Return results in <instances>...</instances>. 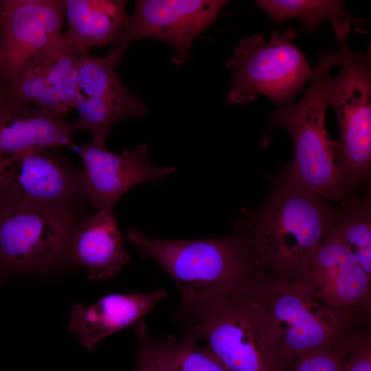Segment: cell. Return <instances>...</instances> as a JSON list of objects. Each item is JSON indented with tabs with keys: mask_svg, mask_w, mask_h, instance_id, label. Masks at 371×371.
Listing matches in <instances>:
<instances>
[{
	"mask_svg": "<svg viewBox=\"0 0 371 371\" xmlns=\"http://www.w3.org/2000/svg\"><path fill=\"white\" fill-rule=\"evenodd\" d=\"M336 218L321 197L286 172L271 189L254 218L236 225L262 271L292 281L316 252Z\"/></svg>",
	"mask_w": 371,
	"mask_h": 371,
	"instance_id": "cell-1",
	"label": "cell"
},
{
	"mask_svg": "<svg viewBox=\"0 0 371 371\" xmlns=\"http://www.w3.org/2000/svg\"><path fill=\"white\" fill-rule=\"evenodd\" d=\"M144 258L160 265L180 293L174 317L183 319L224 289L246 281L259 267L242 230L205 239L170 240L150 236L130 227L124 236Z\"/></svg>",
	"mask_w": 371,
	"mask_h": 371,
	"instance_id": "cell-2",
	"label": "cell"
},
{
	"mask_svg": "<svg viewBox=\"0 0 371 371\" xmlns=\"http://www.w3.org/2000/svg\"><path fill=\"white\" fill-rule=\"evenodd\" d=\"M249 280L223 289L191 312L184 318V330L205 340L229 371H286Z\"/></svg>",
	"mask_w": 371,
	"mask_h": 371,
	"instance_id": "cell-3",
	"label": "cell"
},
{
	"mask_svg": "<svg viewBox=\"0 0 371 371\" xmlns=\"http://www.w3.org/2000/svg\"><path fill=\"white\" fill-rule=\"evenodd\" d=\"M337 64L336 50L319 56L302 98L276 109L261 142L262 145L269 144L273 128H285L294 145V159L288 175L299 186L324 200L344 203L349 189L342 170L340 145L329 137L325 126L328 104L324 78Z\"/></svg>",
	"mask_w": 371,
	"mask_h": 371,
	"instance_id": "cell-4",
	"label": "cell"
},
{
	"mask_svg": "<svg viewBox=\"0 0 371 371\" xmlns=\"http://www.w3.org/2000/svg\"><path fill=\"white\" fill-rule=\"evenodd\" d=\"M250 287L267 315L286 369L300 356L335 346L360 329L355 310L329 306L295 283L260 271Z\"/></svg>",
	"mask_w": 371,
	"mask_h": 371,
	"instance_id": "cell-5",
	"label": "cell"
},
{
	"mask_svg": "<svg viewBox=\"0 0 371 371\" xmlns=\"http://www.w3.org/2000/svg\"><path fill=\"white\" fill-rule=\"evenodd\" d=\"M339 49L335 77L329 70L324 78L328 106L335 111L340 131V157L346 183L362 181L371 166V48L363 54L348 44L351 24L333 25Z\"/></svg>",
	"mask_w": 371,
	"mask_h": 371,
	"instance_id": "cell-6",
	"label": "cell"
},
{
	"mask_svg": "<svg viewBox=\"0 0 371 371\" xmlns=\"http://www.w3.org/2000/svg\"><path fill=\"white\" fill-rule=\"evenodd\" d=\"M295 37L289 28L282 34L274 30L267 42L260 34L243 38L226 62L232 71L227 103L243 104L262 94L277 108L292 104L314 74L295 45Z\"/></svg>",
	"mask_w": 371,
	"mask_h": 371,
	"instance_id": "cell-7",
	"label": "cell"
},
{
	"mask_svg": "<svg viewBox=\"0 0 371 371\" xmlns=\"http://www.w3.org/2000/svg\"><path fill=\"white\" fill-rule=\"evenodd\" d=\"M54 148L0 159L1 205L71 211L76 201L87 196L82 172Z\"/></svg>",
	"mask_w": 371,
	"mask_h": 371,
	"instance_id": "cell-8",
	"label": "cell"
},
{
	"mask_svg": "<svg viewBox=\"0 0 371 371\" xmlns=\"http://www.w3.org/2000/svg\"><path fill=\"white\" fill-rule=\"evenodd\" d=\"M76 228L70 210L1 205L0 262L18 271L52 267L67 251Z\"/></svg>",
	"mask_w": 371,
	"mask_h": 371,
	"instance_id": "cell-9",
	"label": "cell"
},
{
	"mask_svg": "<svg viewBox=\"0 0 371 371\" xmlns=\"http://www.w3.org/2000/svg\"><path fill=\"white\" fill-rule=\"evenodd\" d=\"M123 53L113 48L105 56L81 60L75 109L79 117L75 129L92 135V143L105 145L113 126L128 118L142 117L147 113L144 102L131 93L120 80L117 67Z\"/></svg>",
	"mask_w": 371,
	"mask_h": 371,
	"instance_id": "cell-10",
	"label": "cell"
},
{
	"mask_svg": "<svg viewBox=\"0 0 371 371\" xmlns=\"http://www.w3.org/2000/svg\"><path fill=\"white\" fill-rule=\"evenodd\" d=\"M291 282L320 302L355 310L369 318L371 270L360 262L335 223L313 257Z\"/></svg>",
	"mask_w": 371,
	"mask_h": 371,
	"instance_id": "cell-11",
	"label": "cell"
},
{
	"mask_svg": "<svg viewBox=\"0 0 371 371\" xmlns=\"http://www.w3.org/2000/svg\"><path fill=\"white\" fill-rule=\"evenodd\" d=\"M65 0H0V85L6 91L32 58L63 35Z\"/></svg>",
	"mask_w": 371,
	"mask_h": 371,
	"instance_id": "cell-12",
	"label": "cell"
},
{
	"mask_svg": "<svg viewBox=\"0 0 371 371\" xmlns=\"http://www.w3.org/2000/svg\"><path fill=\"white\" fill-rule=\"evenodd\" d=\"M228 2L223 0H137L113 48L124 53L134 41L153 38L175 49L172 60L181 64L189 58L193 40L209 27Z\"/></svg>",
	"mask_w": 371,
	"mask_h": 371,
	"instance_id": "cell-13",
	"label": "cell"
},
{
	"mask_svg": "<svg viewBox=\"0 0 371 371\" xmlns=\"http://www.w3.org/2000/svg\"><path fill=\"white\" fill-rule=\"evenodd\" d=\"M78 153L83 162L82 174L87 196L98 210L113 208L132 188L162 180L177 169L174 166H155L145 144L117 155L105 145L91 143L80 146Z\"/></svg>",
	"mask_w": 371,
	"mask_h": 371,
	"instance_id": "cell-14",
	"label": "cell"
},
{
	"mask_svg": "<svg viewBox=\"0 0 371 371\" xmlns=\"http://www.w3.org/2000/svg\"><path fill=\"white\" fill-rule=\"evenodd\" d=\"M87 54L72 49L63 34L32 58L5 95L65 115L75 109L79 67Z\"/></svg>",
	"mask_w": 371,
	"mask_h": 371,
	"instance_id": "cell-15",
	"label": "cell"
},
{
	"mask_svg": "<svg viewBox=\"0 0 371 371\" xmlns=\"http://www.w3.org/2000/svg\"><path fill=\"white\" fill-rule=\"evenodd\" d=\"M75 130L64 115L5 94L0 99V159L33 150L73 147Z\"/></svg>",
	"mask_w": 371,
	"mask_h": 371,
	"instance_id": "cell-16",
	"label": "cell"
},
{
	"mask_svg": "<svg viewBox=\"0 0 371 371\" xmlns=\"http://www.w3.org/2000/svg\"><path fill=\"white\" fill-rule=\"evenodd\" d=\"M164 289L147 293L107 295L90 306L75 304L69 329L89 350L106 337L122 330L152 311L165 298Z\"/></svg>",
	"mask_w": 371,
	"mask_h": 371,
	"instance_id": "cell-17",
	"label": "cell"
},
{
	"mask_svg": "<svg viewBox=\"0 0 371 371\" xmlns=\"http://www.w3.org/2000/svg\"><path fill=\"white\" fill-rule=\"evenodd\" d=\"M124 238L113 208L99 210L76 229L67 251L73 262L88 269L89 279L109 280L129 261Z\"/></svg>",
	"mask_w": 371,
	"mask_h": 371,
	"instance_id": "cell-18",
	"label": "cell"
},
{
	"mask_svg": "<svg viewBox=\"0 0 371 371\" xmlns=\"http://www.w3.org/2000/svg\"><path fill=\"white\" fill-rule=\"evenodd\" d=\"M126 3L123 0H65L64 36L69 47L87 54L91 47L114 44L129 19Z\"/></svg>",
	"mask_w": 371,
	"mask_h": 371,
	"instance_id": "cell-19",
	"label": "cell"
},
{
	"mask_svg": "<svg viewBox=\"0 0 371 371\" xmlns=\"http://www.w3.org/2000/svg\"><path fill=\"white\" fill-rule=\"evenodd\" d=\"M255 2L275 23L294 19L301 20L300 33H313L324 21H330L332 25L349 22L359 33L366 34L368 31L369 21L347 12L344 1L258 0Z\"/></svg>",
	"mask_w": 371,
	"mask_h": 371,
	"instance_id": "cell-20",
	"label": "cell"
},
{
	"mask_svg": "<svg viewBox=\"0 0 371 371\" xmlns=\"http://www.w3.org/2000/svg\"><path fill=\"white\" fill-rule=\"evenodd\" d=\"M133 329L138 342L134 371H179L181 339L177 341L172 337L153 339L142 319L135 322Z\"/></svg>",
	"mask_w": 371,
	"mask_h": 371,
	"instance_id": "cell-21",
	"label": "cell"
},
{
	"mask_svg": "<svg viewBox=\"0 0 371 371\" xmlns=\"http://www.w3.org/2000/svg\"><path fill=\"white\" fill-rule=\"evenodd\" d=\"M353 333L335 346L300 356L286 371H342Z\"/></svg>",
	"mask_w": 371,
	"mask_h": 371,
	"instance_id": "cell-22",
	"label": "cell"
},
{
	"mask_svg": "<svg viewBox=\"0 0 371 371\" xmlns=\"http://www.w3.org/2000/svg\"><path fill=\"white\" fill-rule=\"evenodd\" d=\"M181 341L179 371H229L208 346L199 348L190 333L184 330Z\"/></svg>",
	"mask_w": 371,
	"mask_h": 371,
	"instance_id": "cell-23",
	"label": "cell"
},
{
	"mask_svg": "<svg viewBox=\"0 0 371 371\" xmlns=\"http://www.w3.org/2000/svg\"><path fill=\"white\" fill-rule=\"evenodd\" d=\"M342 371H371V335L359 329L351 336Z\"/></svg>",
	"mask_w": 371,
	"mask_h": 371,
	"instance_id": "cell-24",
	"label": "cell"
},
{
	"mask_svg": "<svg viewBox=\"0 0 371 371\" xmlns=\"http://www.w3.org/2000/svg\"><path fill=\"white\" fill-rule=\"evenodd\" d=\"M5 94V90L0 85V99Z\"/></svg>",
	"mask_w": 371,
	"mask_h": 371,
	"instance_id": "cell-25",
	"label": "cell"
}]
</instances>
